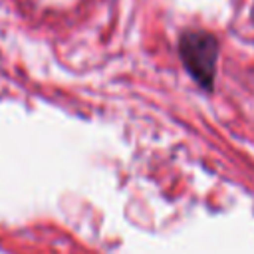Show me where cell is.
Listing matches in <instances>:
<instances>
[{"mask_svg": "<svg viewBox=\"0 0 254 254\" xmlns=\"http://www.w3.org/2000/svg\"><path fill=\"white\" fill-rule=\"evenodd\" d=\"M181 60L187 71L202 85L212 87L218 60V42L208 32H187L179 44Z\"/></svg>", "mask_w": 254, "mask_h": 254, "instance_id": "cell-1", "label": "cell"}]
</instances>
